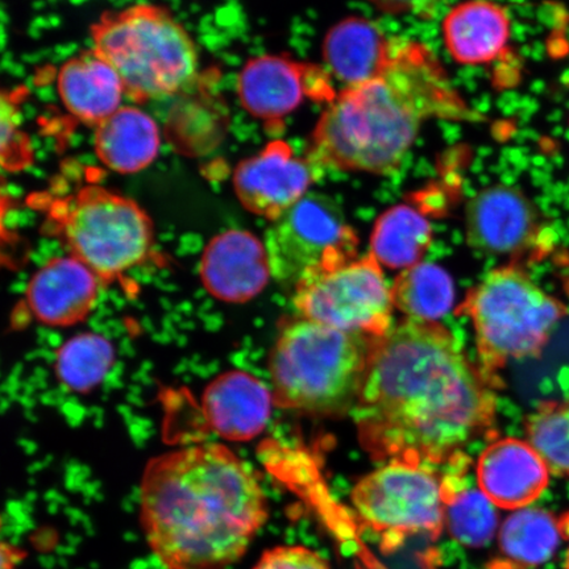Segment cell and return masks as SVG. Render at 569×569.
<instances>
[{
    "mask_svg": "<svg viewBox=\"0 0 569 569\" xmlns=\"http://www.w3.org/2000/svg\"><path fill=\"white\" fill-rule=\"evenodd\" d=\"M496 389L457 337L408 319L372 348L353 421L375 460L446 465L492 432Z\"/></svg>",
    "mask_w": 569,
    "mask_h": 569,
    "instance_id": "6da1fadb",
    "label": "cell"
},
{
    "mask_svg": "<svg viewBox=\"0 0 569 569\" xmlns=\"http://www.w3.org/2000/svg\"><path fill=\"white\" fill-rule=\"evenodd\" d=\"M264 490L229 447L178 448L147 462L141 530L166 569H226L244 557L268 521Z\"/></svg>",
    "mask_w": 569,
    "mask_h": 569,
    "instance_id": "7a4b0ae2",
    "label": "cell"
},
{
    "mask_svg": "<svg viewBox=\"0 0 569 569\" xmlns=\"http://www.w3.org/2000/svg\"><path fill=\"white\" fill-rule=\"evenodd\" d=\"M436 118L476 122L480 116L452 88L429 48L395 38L379 76L345 88L327 104L306 156L322 170L391 174L422 126Z\"/></svg>",
    "mask_w": 569,
    "mask_h": 569,
    "instance_id": "3957f363",
    "label": "cell"
},
{
    "mask_svg": "<svg viewBox=\"0 0 569 569\" xmlns=\"http://www.w3.org/2000/svg\"><path fill=\"white\" fill-rule=\"evenodd\" d=\"M376 340L305 318L284 325L269 360L274 403L311 415L352 411Z\"/></svg>",
    "mask_w": 569,
    "mask_h": 569,
    "instance_id": "277c9868",
    "label": "cell"
},
{
    "mask_svg": "<svg viewBox=\"0 0 569 569\" xmlns=\"http://www.w3.org/2000/svg\"><path fill=\"white\" fill-rule=\"evenodd\" d=\"M92 49L122 78L137 103L161 101L190 89L198 77L194 40L160 6L104 12L91 27Z\"/></svg>",
    "mask_w": 569,
    "mask_h": 569,
    "instance_id": "5b68a950",
    "label": "cell"
},
{
    "mask_svg": "<svg viewBox=\"0 0 569 569\" xmlns=\"http://www.w3.org/2000/svg\"><path fill=\"white\" fill-rule=\"evenodd\" d=\"M458 315L471 319L479 366L498 387V372L510 360L542 352L567 309L523 270L502 267L492 270L469 291Z\"/></svg>",
    "mask_w": 569,
    "mask_h": 569,
    "instance_id": "8992f818",
    "label": "cell"
},
{
    "mask_svg": "<svg viewBox=\"0 0 569 569\" xmlns=\"http://www.w3.org/2000/svg\"><path fill=\"white\" fill-rule=\"evenodd\" d=\"M53 220L71 256L103 284L142 264L154 243L153 222L146 210L133 199L98 184L67 199Z\"/></svg>",
    "mask_w": 569,
    "mask_h": 569,
    "instance_id": "52a82bcc",
    "label": "cell"
},
{
    "mask_svg": "<svg viewBox=\"0 0 569 569\" xmlns=\"http://www.w3.org/2000/svg\"><path fill=\"white\" fill-rule=\"evenodd\" d=\"M351 498L356 516L386 552L411 537L437 539L446 525L442 478L421 462L390 460L362 478Z\"/></svg>",
    "mask_w": 569,
    "mask_h": 569,
    "instance_id": "ba28073f",
    "label": "cell"
},
{
    "mask_svg": "<svg viewBox=\"0 0 569 569\" xmlns=\"http://www.w3.org/2000/svg\"><path fill=\"white\" fill-rule=\"evenodd\" d=\"M293 302L301 318L340 331L380 339L391 330L393 296L371 253L306 274Z\"/></svg>",
    "mask_w": 569,
    "mask_h": 569,
    "instance_id": "9c48e42d",
    "label": "cell"
},
{
    "mask_svg": "<svg viewBox=\"0 0 569 569\" xmlns=\"http://www.w3.org/2000/svg\"><path fill=\"white\" fill-rule=\"evenodd\" d=\"M359 239L336 199L309 193L269 227L266 247L277 281L297 283L310 272L358 258Z\"/></svg>",
    "mask_w": 569,
    "mask_h": 569,
    "instance_id": "30bf717a",
    "label": "cell"
},
{
    "mask_svg": "<svg viewBox=\"0 0 569 569\" xmlns=\"http://www.w3.org/2000/svg\"><path fill=\"white\" fill-rule=\"evenodd\" d=\"M337 96L329 71L284 56L254 57L238 78L241 106L266 122L290 116L306 99L329 104Z\"/></svg>",
    "mask_w": 569,
    "mask_h": 569,
    "instance_id": "8fae6325",
    "label": "cell"
},
{
    "mask_svg": "<svg viewBox=\"0 0 569 569\" xmlns=\"http://www.w3.org/2000/svg\"><path fill=\"white\" fill-rule=\"evenodd\" d=\"M322 174L308 156L301 158L282 140L270 141L258 154L238 163L233 189L243 208L276 222L308 196Z\"/></svg>",
    "mask_w": 569,
    "mask_h": 569,
    "instance_id": "7c38bea8",
    "label": "cell"
},
{
    "mask_svg": "<svg viewBox=\"0 0 569 569\" xmlns=\"http://www.w3.org/2000/svg\"><path fill=\"white\" fill-rule=\"evenodd\" d=\"M469 246L490 256H517L538 244V212L522 191L509 187L483 189L466 213Z\"/></svg>",
    "mask_w": 569,
    "mask_h": 569,
    "instance_id": "4fadbf2b",
    "label": "cell"
},
{
    "mask_svg": "<svg viewBox=\"0 0 569 569\" xmlns=\"http://www.w3.org/2000/svg\"><path fill=\"white\" fill-rule=\"evenodd\" d=\"M199 274L206 290L218 300L251 301L266 289L272 276L266 243L248 231L220 233L206 247Z\"/></svg>",
    "mask_w": 569,
    "mask_h": 569,
    "instance_id": "5bb4252c",
    "label": "cell"
},
{
    "mask_svg": "<svg viewBox=\"0 0 569 569\" xmlns=\"http://www.w3.org/2000/svg\"><path fill=\"white\" fill-rule=\"evenodd\" d=\"M550 469L529 442L516 438L496 440L482 452L476 478L481 492L497 508L530 507L550 482Z\"/></svg>",
    "mask_w": 569,
    "mask_h": 569,
    "instance_id": "9a60e30c",
    "label": "cell"
},
{
    "mask_svg": "<svg viewBox=\"0 0 569 569\" xmlns=\"http://www.w3.org/2000/svg\"><path fill=\"white\" fill-rule=\"evenodd\" d=\"M103 282L74 256L49 260L32 276L27 303L40 323L70 327L94 310Z\"/></svg>",
    "mask_w": 569,
    "mask_h": 569,
    "instance_id": "2e32d148",
    "label": "cell"
},
{
    "mask_svg": "<svg viewBox=\"0 0 569 569\" xmlns=\"http://www.w3.org/2000/svg\"><path fill=\"white\" fill-rule=\"evenodd\" d=\"M273 402V393L264 382L241 371L217 377L202 398L211 429L231 442H248L260 436L272 415Z\"/></svg>",
    "mask_w": 569,
    "mask_h": 569,
    "instance_id": "e0dca14e",
    "label": "cell"
},
{
    "mask_svg": "<svg viewBox=\"0 0 569 569\" xmlns=\"http://www.w3.org/2000/svg\"><path fill=\"white\" fill-rule=\"evenodd\" d=\"M57 89L71 117L97 127L122 106V78L94 49L71 57L57 76Z\"/></svg>",
    "mask_w": 569,
    "mask_h": 569,
    "instance_id": "ac0fdd59",
    "label": "cell"
},
{
    "mask_svg": "<svg viewBox=\"0 0 569 569\" xmlns=\"http://www.w3.org/2000/svg\"><path fill=\"white\" fill-rule=\"evenodd\" d=\"M569 540V511L555 516L538 508L515 510L498 532V551L488 569H537Z\"/></svg>",
    "mask_w": 569,
    "mask_h": 569,
    "instance_id": "d6986e66",
    "label": "cell"
},
{
    "mask_svg": "<svg viewBox=\"0 0 569 569\" xmlns=\"http://www.w3.org/2000/svg\"><path fill=\"white\" fill-rule=\"evenodd\" d=\"M448 53L460 66H483L505 52L510 19L502 6L490 0H468L455 7L442 26Z\"/></svg>",
    "mask_w": 569,
    "mask_h": 569,
    "instance_id": "ffe728a7",
    "label": "cell"
},
{
    "mask_svg": "<svg viewBox=\"0 0 569 569\" xmlns=\"http://www.w3.org/2000/svg\"><path fill=\"white\" fill-rule=\"evenodd\" d=\"M393 39H388L373 21L348 18L333 26L323 42V59L346 88L379 76L390 59Z\"/></svg>",
    "mask_w": 569,
    "mask_h": 569,
    "instance_id": "44dd1931",
    "label": "cell"
},
{
    "mask_svg": "<svg viewBox=\"0 0 569 569\" xmlns=\"http://www.w3.org/2000/svg\"><path fill=\"white\" fill-rule=\"evenodd\" d=\"M160 146L158 123L138 107H120L96 127V153L99 161L112 172H141L158 159Z\"/></svg>",
    "mask_w": 569,
    "mask_h": 569,
    "instance_id": "7402d4cb",
    "label": "cell"
},
{
    "mask_svg": "<svg viewBox=\"0 0 569 569\" xmlns=\"http://www.w3.org/2000/svg\"><path fill=\"white\" fill-rule=\"evenodd\" d=\"M442 476L446 526L452 538L469 549H481L492 542L498 529L496 505L481 492L468 486L471 460L465 452L446 462Z\"/></svg>",
    "mask_w": 569,
    "mask_h": 569,
    "instance_id": "603a6c76",
    "label": "cell"
},
{
    "mask_svg": "<svg viewBox=\"0 0 569 569\" xmlns=\"http://www.w3.org/2000/svg\"><path fill=\"white\" fill-rule=\"evenodd\" d=\"M432 240V227L422 211L409 204H398L377 220L371 254L393 269H408L419 264Z\"/></svg>",
    "mask_w": 569,
    "mask_h": 569,
    "instance_id": "cb8c5ba5",
    "label": "cell"
},
{
    "mask_svg": "<svg viewBox=\"0 0 569 569\" xmlns=\"http://www.w3.org/2000/svg\"><path fill=\"white\" fill-rule=\"evenodd\" d=\"M395 308L421 322H436L451 310L453 281L436 264H419L405 269L391 287Z\"/></svg>",
    "mask_w": 569,
    "mask_h": 569,
    "instance_id": "d4e9b609",
    "label": "cell"
},
{
    "mask_svg": "<svg viewBox=\"0 0 569 569\" xmlns=\"http://www.w3.org/2000/svg\"><path fill=\"white\" fill-rule=\"evenodd\" d=\"M116 348L97 333H81L57 351L54 371L63 387L89 393L101 386L116 362Z\"/></svg>",
    "mask_w": 569,
    "mask_h": 569,
    "instance_id": "484cf974",
    "label": "cell"
},
{
    "mask_svg": "<svg viewBox=\"0 0 569 569\" xmlns=\"http://www.w3.org/2000/svg\"><path fill=\"white\" fill-rule=\"evenodd\" d=\"M526 436L550 472L569 480V398L539 405L526 421Z\"/></svg>",
    "mask_w": 569,
    "mask_h": 569,
    "instance_id": "4316f807",
    "label": "cell"
},
{
    "mask_svg": "<svg viewBox=\"0 0 569 569\" xmlns=\"http://www.w3.org/2000/svg\"><path fill=\"white\" fill-rule=\"evenodd\" d=\"M32 146L19 130V110L13 98H2V166L10 172L24 169L32 161Z\"/></svg>",
    "mask_w": 569,
    "mask_h": 569,
    "instance_id": "83f0119b",
    "label": "cell"
},
{
    "mask_svg": "<svg viewBox=\"0 0 569 569\" xmlns=\"http://www.w3.org/2000/svg\"><path fill=\"white\" fill-rule=\"evenodd\" d=\"M253 569H330L319 553L303 546L274 547L261 555Z\"/></svg>",
    "mask_w": 569,
    "mask_h": 569,
    "instance_id": "f1b7e54d",
    "label": "cell"
},
{
    "mask_svg": "<svg viewBox=\"0 0 569 569\" xmlns=\"http://www.w3.org/2000/svg\"><path fill=\"white\" fill-rule=\"evenodd\" d=\"M389 16H411L430 19L438 9L440 0H367Z\"/></svg>",
    "mask_w": 569,
    "mask_h": 569,
    "instance_id": "f546056e",
    "label": "cell"
},
{
    "mask_svg": "<svg viewBox=\"0 0 569 569\" xmlns=\"http://www.w3.org/2000/svg\"><path fill=\"white\" fill-rule=\"evenodd\" d=\"M26 558V552L17 546L2 543V569H18Z\"/></svg>",
    "mask_w": 569,
    "mask_h": 569,
    "instance_id": "4dcf8cb0",
    "label": "cell"
},
{
    "mask_svg": "<svg viewBox=\"0 0 569 569\" xmlns=\"http://www.w3.org/2000/svg\"><path fill=\"white\" fill-rule=\"evenodd\" d=\"M565 567H566V569H569V547H568L567 555H566V563H565Z\"/></svg>",
    "mask_w": 569,
    "mask_h": 569,
    "instance_id": "1f68e13d",
    "label": "cell"
}]
</instances>
